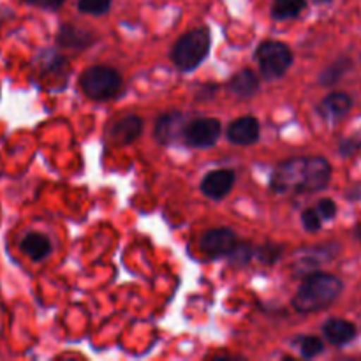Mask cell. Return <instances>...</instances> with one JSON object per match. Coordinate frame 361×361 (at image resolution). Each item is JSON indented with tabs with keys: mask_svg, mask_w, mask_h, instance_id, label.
<instances>
[{
	"mask_svg": "<svg viewBox=\"0 0 361 361\" xmlns=\"http://www.w3.org/2000/svg\"><path fill=\"white\" fill-rule=\"evenodd\" d=\"M331 164L324 157H291L281 162L270 176V189L277 194H312L326 189Z\"/></svg>",
	"mask_w": 361,
	"mask_h": 361,
	"instance_id": "6da1fadb",
	"label": "cell"
},
{
	"mask_svg": "<svg viewBox=\"0 0 361 361\" xmlns=\"http://www.w3.org/2000/svg\"><path fill=\"white\" fill-rule=\"evenodd\" d=\"M344 284L330 274L312 271L303 277L298 291L293 296V309L298 314H312L328 309L341 296Z\"/></svg>",
	"mask_w": 361,
	"mask_h": 361,
	"instance_id": "7a4b0ae2",
	"label": "cell"
},
{
	"mask_svg": "<svg viewBox=\"0 0 361 361\" xmlns=\"http://www.w3.org/2000/svg\"><path fill=\"white\" fill-rule=\"evenodd\" d=\"M212 35L207 27H197L185 32L171 49V60L175 67L182 73H190L197 69L207 60L210 53Z\"/></svg>",
	"mask_w": 361,
	"mask_h": 361,
	"instance_id": "3957f363",
	"label": "cell"
},
{
	"mask_svg": "<svg viewBox=\"0 0 361 361\" xmlns=\"http://www.w3.org/2000/svg\"><path fill=\"white\" fill-rule=\"evenodd\" d=\"M123 87L122 74L109 66H92L80 76V90L92 101H109Z\"/></svg>",
	"mask_w": 361,
	"mask_h": 361,
	"instance_id": "277c9868",
	"label": "cell"
},
{
	"mask_svg": "<svg viewBox=\"0 0 361 361\" xmlns=\"http://www.w3.org/2000/svg\"><path fill=\"white\" fill-rule=\"evenodd\" d=\"M293 51L288 44L279 41H264L257 46L256 60L259 63L261 76L267 81L279 80L293 66Z\"/></svg>",
	"mask_w": 361,
	"mask_h": 361,
	"instance_id": "5b68a950",
	"label": "cell"
},
{
	"mask_svg": "<svg viewBox=\"0 0 361 361\" xmlns=\"http://www.w3.org/2000/svg\"><path fill=\"white\" fill-rule=\"evenodd\" d=\"M222 126L217 118H194L185 122L182 137L192 148H210L219 141Z\"/></svg>",
	"mask_w": 361,
	"mask_h": 361,
	"instance_id": "8992f818",
	"label": "cell"
},
{
	"mask_svg": "<svg viewBox=\"0 0 361 361\" xmlns=\"http://www.w3.org/2000/svg\"><path fill=\"white\" fill-rule=\"evenodd\" d=\"M236 233L229 228H214L208 229L200 240V249L210 259H219V257H228L231 250L235 249Z\"/></svg>",
	"mask_w": 361,
	"mask_h": 361,
	"instance_id": "52a82bcc",
	"label": "cell"
},
{
	"mask_svg": "<svg viewBox=\"0 0 361 361\" xmlns=\"http://www.w3.org/2000/svg\"><path fill=\"white\" fill-rule=\"evenodd\" d=\"M261 126L257 122L256 116H240L235 122L229 123L226 136H228L229 143L238 145V147H250L259 140Z\"/></svg>",
	"mask_w": 361,
	"mask_h": 361,
	"instance_id": "ba28073f",
	"label": "cell"
},
{
	"mask_svg": "<svg viewBox=\"0 0 361 361\" xmlns=\"http://www.w3.org/2000/svg\"><path fill=\"white\" fill-rule=\"evenodd\" d=\"M236 182V175L233 169H215L204 175L201 182V192L210 200H224L231 192Z\"/></svg>",
	"mask_w": 361,
	"mask_h": 361,
	"instance_id": "9c48e42d",
	"label": "cell"
},
{
	"mask_svg": "<svg viewBox=\"0 0 361 361\" xmlns=\"http://www.w3.org/2000/svg\"><path fill=\"white\" fill-rule=\"evenodd\" d=\"M143 118L137 115H126L109 126V140L118 145H130L143 133Z\"/></svg>",
	"mask_w": 361,
	"mask_h": 361,
	"instance_id": "30bf717a",
	"label": "cell"
},
{
	"mask_svg": "<svg viewBox=\"0 0 361 361\" xmlns=\"http://www.w3.org/2000/svg\"><path fill=\"white\" fill-rule=\"evenodd\" d=\"M95 34L85 28L76 27L73 23H63L60 27L59 34H56V44L60 48L74 49V51H83V49L90 48L95 41Z\"/></svg>",
	"mask_w": 361,
	"mask_h": 361,
	"instance_id": "8fae6325",
	"label": "cell"
},
{
	"mask_svg": "<svg viewBox=\"0 0 361 361\" xmlns=\"http://www.w3.org/2000/svg\"><path fill=\"white\" fill-rule=\"evenodd\" d=\"M183 126H185V116L180 111L164 113L157 118L154 129L155 140L161 145H171L178 137H182Z\"/></svg>",
	"mask_w": 361,
	"mask_h": 361,
	"instance_id": "7c38bea8",
	"label": "cell"
},
{
	"mask_svg": "<svg viewBox=\"0 0 361 361\" xmlns=\"http://www.w3.org/2000/svg\"><path fill=\"white\" fill-rule=\"evenodd\" d=\"M335 249H337L335 245H323V247H310V249L298 252V257H296V263H295V274L303 275V277H305L307 274L316 271V268L319 267V264H323L324 261L331 259V257L337 254V250Z\"/></svg>",
	"mask_w": 361,
	"mask_h": 361,
	"instance_id": "4fadbf2b",
	"label": "cell"
},
{
	"mask_svg": "<svg viewBox=\"0 0 361 361\" xmlns=\"http://www.w3.org/2000/svg\"><path fill=\"white\" fill-rule=\"evenodd\" d=\"M353 99L344 92H334V94L326 95L323 102L319 104V115L323 116L326 122L337 123L351 111Z\"/></svg>",
	"mask_w": 361,
	"mask_h": 361,
	"instance_id": "5bb4252c",
	"label": "cell"
},
{
	"mask_svg": "<svg viewBox=\"0 0 361 361\" xmlns=\"http://www.w3.org/2000/svg\"><path fill=\"white\" fill-rule=\"evenodd\" d=\"M228 88L238 99H250L259 90V78L252 69H242L229 80Z\"/></svg>",
	"mask_w": 361,
	"mask_h": 361,
	"instance_id": "9a60e30c",
	"label": "cell"
},
{
	"mask_svg": "<svg viewBox=\"0 0 361 361\" xmlns=\"http://www.w3.org/2000/svg\"><path fill=\"white\" fill-rule=\"evenodd\" d=\"M21 252L34 263H41L51 254V242L41 233H28L21 240Z\"/></svg>",
	"mask_w": 361,
	"mask_h": 361,
	"instance_id": "2e32d148",
	"label": "cell"
},
{
	"mask_svg": "<svg viewBox=\"0 0 361 361\" xmlns=\"http://www.w3.org/2000/svg\"><path fill=\"white\" fill-rule=\"evenodd\" d=\"M323 335L330 344L344 345L356 337V328L345 319H330L323 324Z\"/></svg>",
	"mask_w": 361,
	"mask_h": 361,
	"instance_id": "e0dca14e",
	"label": "cell"
},
{
	"mask_svg": "<svg viewBox=\"0 0 361 361\" xmlns=\"http://www.w3.org/2000/svg\"><path fill=\"white\" fill-rule=\"evenodd\" d=\"M41 74L66 83V78L69 76V62L55 51L46 53V59L41 62Z\"/></svg>",
	"mask_w": 361,
	"mask_h": 361,
	"instance_id": "ac0fdd59",
	"label": "cell"
},
{
	"mask_svg": "<svg viewBox=\"0 0 361 361\" xmlns=\"http://www.w3.org/2000/svg\"><path fill=\"white\" fill-rule=\"evenodd\" d=\"M307 0H274L271 4V18L275 21L295 20L305 11Z\"/></svg>",
	"mask_w": 361,
	"mask_h": 361,
	"instance_id": "d6986e66",
	"label": "cell"
},
{
	"mask_svg": "<svg viewBox=\"0 0 361 361\" xmlns=\"http://www.w3.org/2000/svg\"><path fill=\"white\" fill-rule=\"evenodd\" d=\"M351 69V60L349 59H341L337 60L335 63L328 66L326 69L321 73L319 76V83L324 85V87H330V85H335L342 76H344L348 71Z\"/></svg>",
	"mask_w": 361,
	"mask_h": 361,
	"instance_id": "ffe728a7",
	"label": "cell"
},
{
	"mask_svg": "<svg viewBox=\"0 0 361 361\" xmlns=\"http://www.w3.org/2000/svg\"><path fill=\"white\" fill-rule=\"evenodd\" d=\"M296 344H298V349L303 358L307 360L316 358V356H319L324 351L323 341L319 337H312V335L310 337H300Z\"/></svg>",
	"mask_w": 361,
	"mask_h": 361,
	"instance_id": "44dd1931",
	"label": "cell"
},
{
	"mask_svg": "<svg viewBox=\"0 0 361 361\" xmlns=\"http://www.w3.org/2000/svg\"><path fill=\"white\" fill-rule=\"evenodd\" d=\"M284 254V249L277 243H264L259 249L254 250V256L261 261L263 264H275Z\"/></svg>",
	"mask_w": 361,
	"mask_h": 361,
	"instance_id": "7402d4cb",
	"label": "cell"
},
{
	"mask_svg": "<svg viewBox=\"0 0 361 361\" xmlns=\"http://www.w3.org/2000/svg\"><path fill=\"white\" fill-rule=\"evenodd\" d=\"M113 0H78V9L85 14L101 16L111 9Z\"/></svg>",
	"mask_w": 361,
	"mask_h": 361,
	"instance_id": "603a6c76",
	"label": "cell"
},
{
	"mask_svg": "<svg viewBox=\"0 0 361 361\" xmlns=\"http://www.w3.org/2000/svg\"><path fill=\"white\" fill-rule=\"evenodd\" d=\"M252 256H254V249L250 243L236 242L235 249L231 250V254H229L228 257L231 259L233 264H236V267H243V264L250 263Z\"/></svg>",
	"mask_w": 361,
	"mask_h": 361,
	"instance_id": "cb8c5ba5",
	"label": "cell"
},
{
	"mask_svg": "<svg viewBox=\"0 0 361 361\" xmlns=\"http://www.w3.org/2000/svg\"><path fill=\"white\" fill-rule=\"evenodd\" d=\"M302 224L305 228V231L309 233H317L323 226V221H321V215L317 214L316 208H307V210L302 212Z\"/></svg>",
	"mask_w": 361,
	"mask_h": 361,
	"instance_id": "d4e9b609",
	"label": "cell"
},
{
	"mask_svg": "<svg viewBox=\"0 0 361 361\" xmlns=\"http://www.w3.org/2000/svg\"><path fill=\"white\" fill-rule=\"evenodd\" d=\"M317 214L321 215V219H324V221H330V219H334L335 215H337V204H335L334 200H330V197H324V200H321L319 203H317Z\"/></svg>",
	"mask_w": 361,
	"mask_h": 361,
	"instance_id": "484cf974",
	"label": "cell"
},
{
	"mask_svg": "<svg viewBox=\"0 0 361 361\" xmlns=\"http://www.w3.org/2000/svg\"><path fill=\"white\" fill-rule=\"evenodd\" d=\"M360 148L361 140H358V137H345V140H342L341 145H338V154H341L342 157H351V155H355Z\"/></svg>",
	"mask_w": 361,
	"mask_h": 361,
	"instance_id": "4316f807",
	"label": "cell"
},
{
	"mask_svg": "<svg viewBox=\"0 0 361 361\" xmlns=\"http://www.w3.org/2000/svg\"><path fill=\"white\" fill-rule=\"evenodd\" d=\"M23 2L28 4V6L39 7V9L44 11H59L66 0H23Z\"/></svg>",
	"mask_w": 361,
	"mask_h": 361,
	"instance_id": "83f0119b",
	"label": "cell"
},
{
	"mask_svg": "<svg viewBox=\"0 0 361 361\" xmlns=\"http://www.w3.org/2000/svg\"><path fill=\"white\" fill-rule=\"evenodd\" d=\"M217 85H203V92H196V97L197 99H207V97H214V94H210V92H215L217 90Z\"/></svg>",
	"mask_w": 361,
	"mask_h": 361,
	"instance_id": "f1b7e54d",
	"label": "cell"
},
{
	"mask_svg": "<svg viewBox=\"0 0 361 361\" xmlns=\"http://www.w3.org/2000/svg\"><path fill=\"white\" fill-rule=\"evenodd\" d=\"M355 235H356V238H358V240H360V242H361V224L358 226V228H356Z\"/></svg>",
	"mask_w": 361,
	"mask_h": 361,
	"instance_id": "f546056e",
	"label": "cell"
},
{
	"mask_svg": "<svg viewBox=\"0 0 361 361\" xmlns=\"http://www.w3.org/2000/svg\"><path fill=\"white\" fill-rule=\"evenodd\" d=\"M314 2H316V4H328V2H331V0H314Z\"/></svg>",
	"mask_w": 361,
	"mask_h": 361,
	"instance_id": "4dcf8cb0",
	"label": "cell"
}]
</instances>
